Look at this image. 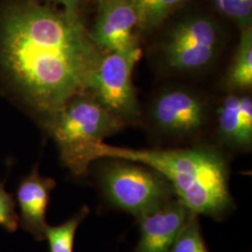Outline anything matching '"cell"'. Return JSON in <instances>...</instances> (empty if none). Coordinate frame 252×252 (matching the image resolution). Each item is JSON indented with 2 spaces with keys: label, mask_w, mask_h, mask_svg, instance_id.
I'll return each instance as SVG.
<instances>
[{
  "label": "cell",
  "mask_w": 252,
  "mask_h": 252,
  "mask_svg": "<svg viewBox=\"0 0 252 252\" xmlns=\"http://www.w3.org/2000/svg\"><path fill=\"white\" fill-rule=\"evenodd\" d=\"M104 54L79 12L45 0H0V78L43 126L88 91Z\"/></svg>",
  "instance_id": "cell-1"
},
{
  "label": "cell",
  "mask_w": 252,
  "mask_h": 252,
  "mask_svg": "<svg viewBox=\"0 0 252 252\" xmlns=\"http://www.w3.org/2000/svg\"><path fill=\"white\" fill-rule=\"evenodd\" d=\"M121 159L147 165L169 181L176 198L190 212L221 220L233 209L225 157L218 149L198 145L186 149H130L94 146L93 161Z\"/></svg>",
  "instance_id": "cell-2"
},
{
  "label": "cell",
  "mask_w": 252,
  "mask_h": 252,
  "mask_svg": "<svg viewBox=\"0 0 252 252\" xmlns=\"http://www.w3.org/2000/svg\"><path fill=\"white\" fill-rule=\"evenodd\" d=\"M126 126L89 92H84L67 102L44 127L57 145L63 165L79 177L94 162V146Z\"/></svg>",
  "instance_id": "cell-3"
},
{
  "label": "cell",
  "mask_w": 252,
  "mask_h": 252,
  "mask_svg": "<svg viewBox=\"0 0 252 252\" xmlns=\"http://www.w3.org/2000/svg\"><path fill=\"white\" fill-rule=\"evenodd\" d=\"M108 160L100 171L101 189L111 204L137 219L176 196L169 181L159 172L137 162Z\"/></svg>",
  "instance_id": "cell-4"
},
{
  "label": "cell",
  "mask_w": 252,
  "mask_h": 252,
  "mask_svg": "<svg viewBox=\"0 0 252 252\" xmlns=\"http://www.w3.org/2000/svg\"><path fill=\"white\" fill-rule=\"evenodd\" d=\"M223 36L213 19L193 15L180 20L164 32L158 53L162 65L176 74L206 71L222 51Z\"/></svg>",
  "instance_id": "cell-5"
},
{
  "label": "cell",
  "mask_w": 252,
  "mask_h": 252,
  "mask_svg": "<svg viewBox=\"0 0 252 252\" xmlns=\"http://www.w3.org/2000/svg\"><path fill=\"white\" fill-rule=\"evenodd\" d=\"M139 57L105 53L87 92L127 126L140 121V108L133 83Z\"/></svg>",
  "instance_id": "cell-6"
},
{
  "label": "cell",
  "mask_w": 252,
  "mask_h": 252,
  "mask_svg": "<svg viewBox=\"0 0 252 252\" xmlns=\"http://www.w3.org/2000/svg\"><path fill=\"white\" fill-rule=\"evenodd\" d=\"M150 119L163 135L190 137L207 123V101L187 87H171L155 96L150 108Z\"/></svg>",
  "instance_id": "cell-7"
},
{
  "label": "cell",
  "mask_w": 252,
  "mask_h": 252,
  "mask_svg": "<svg viewBox=\"0 0 252 252\" xmlns=\"http://www.w3.org/2000/svg\"><path fill=\"white\" fill-rule=\"evenodd\" d=\"M98 13L92 39L105 53H119L141 57L135 34L138 29L135 9L128 0H97Z\"/></svg>",
  "instance_id": "cell-8"
},
{
  "label": "cell",
  "mask_w": 252,
  "mask_h": 252,
  "mask_svg": "<svg viewBox=\"0 0 252 252\" xmlns=\"http://www.w3.org/2000/svg\"><path fill=\"white\" fill-rule=\"evenodd\" d=\"M191 213L179 199L174 198L139 218L140 238L134 252H171Z\"/></svg>",
  "instance_id": "cell-9"
},
{
  "label": "cell",
  "mask_w": 252,
  "mask_h": 252,
  "mask_svg": "<svg viewBox=\"0 0 252 252\" xmlns=\"http://www.w3.org/2000/svg\"><path fill=\"white\" fill-rule=\"evenodd\" d=\"M55 185V180L42 177L36 167L19 184L16 192L20 208L19 223L37 241L45 239L44 234L48 227L46 212Z\"/></svg>",
  "instance_id": "cell-10"
},
{
  "label": "cell",
  "mask_w": 252,
  "mask_h": 252,
  "mask_svg": "<svg viewBox=\"0 0 252 252\" xmlns=\"http://www.w3.org/2000/svg\"><path fill=\"white\" fill-rule=\"evenodd\" d=\"M227 95L217 109L218 133L228 147L246 151L252 145V98L249 92Z\"/></svg>",
  "instance_id": "cell-11"
},
{
  "label": "cell",
  "mask_w": 252,
  "mask_h": 252,
  "mask_svg": "<svg viewBox=\"0 0 252 252\" xmlns=\"http://www.w3.org/2000/svg\"><path fill=\"white\" fill-rule=\"evenodd\" d=\"M226 82L234 92L252 90V27L241 30L240 40L227 73Z\"/></svg>",
  "instance_id": "cell-12"
},
{
  "label": "cell",
  "mask_w": 252,
  "mask_h": 252,
  "mask_svg": "<svg viewBox=\"0 0 252 252\" xmlns=\"http://www.w3.org/2000/svg\"><path fill=\"white\" fill-rule=\"evenodd\" d=\"M135 9L138 29L152 32L159 28L187 0H128Z\"/></svg>",
  "instance_id": "cell-13"
},
{
  "label": "cell",
  "mask_w": 252,
  "mask_h": 252,
  "mask_svg": "<svg viewBox=\"0 0 252 252\" xmlns=\"http://www.w3.org/2000/svg\"><path fill=\"white\" fill-rule=\"evenodd\" d=\"M89 212V208L85 206L63 224L48 225L44 237L48 240L50 252H73L77 229Z\"/></svg>",
  "instance_id": "cell-14"
},
{
  "label": "cell",
  "mask_w": 252,
  "mask_h": 252,
  "mask_svg": "<svg viewBox=\"0 0 252 252\" xmlns=\"http://www.w3.org/2000/svg\"><path fill=\"white\" fill-rule=\"evenodd\" d=\"M218 12L232 20L240 30L252 27V0H209Z\"/></svg>",
  "instance_id": "cell-15"
},
{
  "label": "cell",
  "mask_w": 252,
  "mask_h": 252,
  "mask_svg": "<svg viewBox=\"0 0 252 252\" xmlns=\"http://www.w3.org/2000/svg\"><path fill=\"white\" fill-rule=\"evenodd\" d=\"M171 252H208L202 237L196 214H190Z\"/></svg>",
  "instance_id": "cell-16"
},
{
  "label": "cell",
  "mask_w": 252,
  "mask_h": 252,
  "mask_svg": "<svg viewBox=\"0 0 252 252\" xmlns=\"http://www.w3.org/2000/svg\"><path fill=\"white\" fill-rule=\"evenodd\" d=\"M16 203L11 194L0 182V226L9 232L17 231L19 215L16 212Z\"/></svg>",
  "instance_id": "cell-17"
},
{
  "label": "cell",
  "mask_w": 252,
  "mask_h": 252,
  "mask_svg": "<svg viewBox=\"0 0 252 252\" xmlns=\"http://www.w3.org/2000/svg\"><path fill=\"white\" fill-rule=\"evenodd\" d=\"M45 1L54 5H62L63 9H67L69 11H74V12H79V8L82 2V0H45Z\"/></svg>",
  "instance_id": "cell-18"
}]
</instances>
